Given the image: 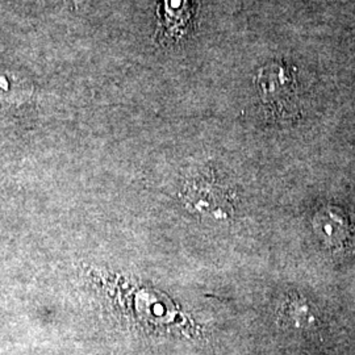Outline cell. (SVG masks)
I'll use <instances>...</instances> for the list:
<instances>
[{
	"label": "cell",
	"mask_w": 355,
	"mask_h": 355,
	"mask_svg": "<svg viewBox=\"0 0 355 355\" xmlns=\"http://www.w3.org/2000/svg\"><path fill=\"white\" fill-rule=\"evenodd\" d=\"M255 85L271 116L286 120L299 114L297 80L291 66L283 62L267 64L259 70Z\"/></svg>",
	"instance_id": "1"
},
{
	"label": "cell",
	"mask_w": 355,
	"mask_h": 355,
	"mask_svg": "<svg viewBox=\"0 0 355 355\" xmlns=\"http://www.w3.org/2000/svg\"><path fill=\"white\" fill-rule=\"evenodd\" d=\"M313 230L325 246L338 249L349 240L350 221L341 208L328 205L313 217Z\"/></svg>",
	"instance_id": "2"
},
{
	"label": "cell",
	"mask_w": 355,
	"mask_h": 355,
	"mask_svg": "<svg viewBox=\"0 0 355 355\" xmlns=\"http://www.w3.org/2000/svg\"><path fill=\"white\" fill-rule=\"evenodd\" d=\"M159 26L164 40L182 37L190 24L191 0H162L159 6Z\"/></svg>",
	"instance_id": "3"
},
{
	"label": "cell",
	"mask_w": 355,
	"mask_h": 355,
	"mask_svg": "<svg viewBox=\"0 0 355 355\" xmlns=\"http://www.w3.org/2000/svg\"><path fill=\"white\" fill-rule=\"evenodd\" d=\"M191 200L195 208L203 214H211L215 217H227L232 212V204L228 193L217 184L203 182L202 184L191 189Z\"/></svg>",
	"instance_id": "4"
},
{
	"label": "cell",
	"mask_w": 355,
	"mask_h": 355,
	"mask_svg": "<svg viewBox=\"0 0 355 355\" xmlns=\"http://www.w3.org/2000/svg\"><path fill=\"white\" fill-rule=\"evenodd\" d=\"M283 318L290 322L293 328L304 329L316 324V316L312 306L300 296H293L283 306Z\"/></svg>",
	"instance_id": "5"
}]
</instances>
